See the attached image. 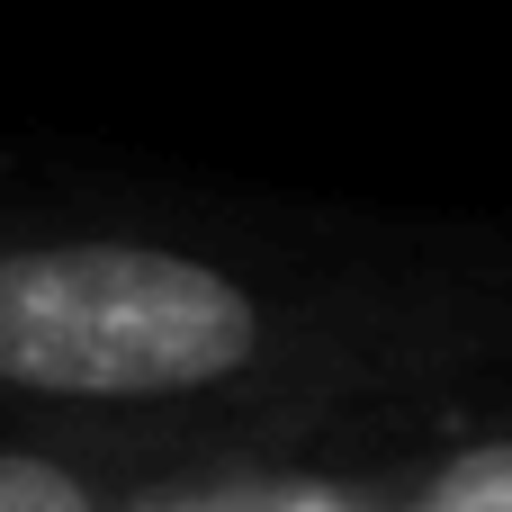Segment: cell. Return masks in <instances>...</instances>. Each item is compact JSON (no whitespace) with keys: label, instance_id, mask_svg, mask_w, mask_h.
<instances>
[{"label":"cell","instance_id":"1","mask_svg":"<svg viewBox=\"0 0 512 512\" xmlns=\"http://www.w3.org/2000/svg\"><path fill=\"white\" fill-rule=\"evenodd\" d=\"M512 342V234L171 225L0 207V405L171 414Z\"/></svg>","mask_w":512,"mask_h":512},{"label":"cell","instance_id":"2","mask_svg":"<svg viewBox=\"0 0 512 512\" xmlns=\"http://www.w3.org/2000/svg\"><path fill=\"white\" fill-rule=\"evenodd\" d=\"M405 512H512V423L450 441V450L414 477Z\"/></svg>","mask_w":512,"mask_h":512},{"label":"cell","instance_id":"3","mask_svg":"<svg viewBox=\"0 0 512 512\" xmlns=\"http://www.w3.org/2000/svg\"><path fill=\"white\" fill-rule=\"evenodd\" d=\"M0 512H108V486L63 450H0Z\"/></svg>","mask_w":512,"mask_h":512},{"label":"cell","instance_id":"4","mask_svg":"<svg viewBox=\"0 0 512 512\" xmlns=\"http://www.w3.org/2000/svg\"><path fill=\"white\" fill-rule=\"evenodd\" d=\"M297 512H333V504H297Z\"/></svg>","mask_w":512,"mask_h":512}]
</instances>
